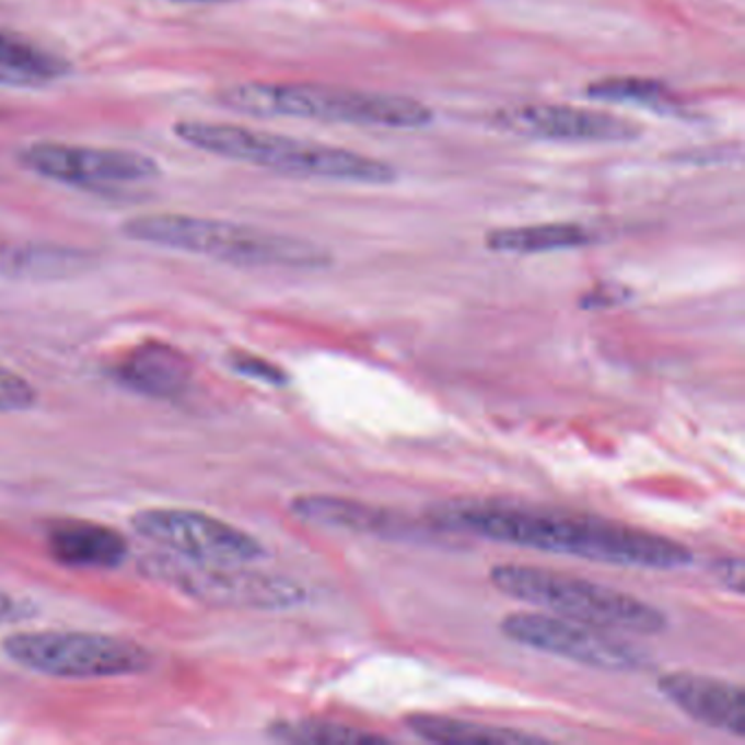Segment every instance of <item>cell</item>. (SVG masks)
Masks as SVG:
<instances>
[{
  "instance_id": "cell-1",
  "label": "cell",
  "mask_w": 745,
  "mask_h": 745,
  "mask_svg": "<svg viewBox=\"0 0 745 745\" xmlns=\"http://www.w3.org/2000/svg\"><path fill=\"white\" fill-rule=\"evenodd\" d=\"M444 529L494 543L529 547L591 562L674 571L694 562V551L676 540L628 525L558 512L492 503L444 505L435 512Z\"/></svg>"
},
{
  "instance_id": "cell-2",
  "label": "cell",
  "mask_w": 745,
  "mask_h": 745,
  "mask_svg": "<svg viewBox=\"0 0 745 745\" xmlns=\"http://www.w3.org/2000/svg\"><path fill=\"white\" fill-rule=\"evenodd\" d=\"M173 133L197 151L289 177L363 186H387L398 179L396 168L385 160L243 125L193 118L177 120Z\"/></svg>"
},
{
  "instance_id": "cell-3",
  "label": "cell",
  "mask_w": 745,
  "mask_h": 745,
  "mask_svg": "<svg viewBox=\"0 0 745 745\" xmlns=\"http://www.w3.org/2000/svg\"><path fill=\"white\" fill-rule=\"evenodd\" d=\"M120 234L133 243L212 258L236 267L324 269L333 263L330 252L311 241L236 221L182 212L131 217L120 225Z\"/></svg>"
},
{
  "instance_id": "cell-4",
  "label": "cell",
  "mask_w": 745,
  "mask_h": 745,
  "mask_svg": "<svg viewBox=\"0 0 745 745\" xmlns=\"http://www.w3.org/2000/svg\"><path fill=\"white\" fill-rule=\"evenodd\" d=\"M217 101L256 118H302L385 129H422L435 120L433 109L411 96L306 81L234 83L223 88Z\"/></svg>"
},
{
  "instance_id": "cell-5",
  "label": "cell",
  "mask_w": 745,
  "mask_h": 745,
  "mask_svg": "<svg viewBox=\"0 0 745 745\" xmlns=\"http://www.w3.org/2000/svg\"><path fill=\"white\" fill-rule=\"evenodd\" d=\"M494 589L512 600L538 606L602 630L652 637L667 628V617L652 604L610 586L527 564H497Z\"/></svg>"
},
{
  "instance_id": "cell-6",
  "label": "cell",
  "mask_w": 745,
  "mask_h": 745,
  "mask_svg": "<svg viewBox=\"0 0 745 745\" xmlns=\"http://www.w3.org/2000/svg\"><path fill=\"white\" fill-rule=\"evenodd\" d=\"M0 648L18 667L61 680L123 678L153 663L151 652L129 639L85 630H20Z\"/></svg>"
},
{
  "instance_id": "cell-7",
  "label": "cell",
  "mask_w": 745,
  "mask_h": 745,
  "mask_svg": "<svg viewBox=\"0 0 745 745\" xmlns=\"http://www.w3.org/2000/svg\"><path fill=\"white\" fill-rule=\"evenodd\" d=\"M245 567L158 556L147 562V573L182 595L214 608L287 610L306 602V591L298 582Z\"/></svg>"
},
{
  "instance_id": "cell-8",
  "label": "cell",
  "mask_w": 745,
  "mask_h": 745,
  "mask_svg": "<svg viewBox=\"0 0 745 745\" xmlns=\"http://www.w3.org/2000/svg\"><path fill=\"white\" fill-rule=\"evenodd\" d=\"M129 525L162 551L193 562L252 564L265 556L252 534L199 510L144 508L131 514Z\"/></svg>"
},
{
  "instance_id": "cell-9",
  "label": "cell",
  "mask_w": 745,
  "mask_h": 745,
  "mask_svg": "<svg viewBox=\"0 0 745 745\" xmlns=\"http://www.w3.org/2000/svg\"><path fill=\"white\" fill-rule=\"evenodd\" d=\"M18 162L33 175L66 186L105 188L142 184L160 177L155 158L114 147H83L66 142H31L18 151Z\"/></svg>"
},
{
  "instance_id": "cell-10",
  "label": "cell",
  "mask_w": 745,
  "mask_h": 745,
  "mask_svg": "<svg viewBox=\"0 0 745 745\" xmlns=\"http://www.w3.org/2000/svg\"><path fill=\"white\" fill-rule=\"evenodd\" d=\"M501 632L525 648L602 672H632L643 663V654L635 645L602 628L554 613H512L501 621Z\"/></svg>"
},
{
  "instance_id": "cell-11",
  "label": "cell",
  "mask_w": 745,
  "mask_h": 745,
  "mask_svg": "<svg viewBox=\"0 0 745 745\" xmlns=\"http://www.w3.org/2000/svg\"><path fill=\"white\" fill-rule=\"evenodd\" d=\"M490 125L516 138L545 142L628 144L643 136V127L626 116L556 103L512 105L494 112Z\"/></svg>"
},
{
  "instance_id": "cell-12",
  "label": "cell",
  "mask_w": 745,
  "mask_h": 745,
  "mask_svg": "<svg viewBox=\"0 0 745 745\" xmlns=\"http://www.w3.org/2000/svg\"><path fill=\"white\" fill-rule=\"evenodd\" d=\"M659 689L691 720L745 737V694L742 687L700 674L676 672L661 678Z\"/></svg>"
},
{
  "instance_id": "cell-13",
  "label": "cell",
  "mask_w": 745,
  "mask_h": 745,
  "mask_svg": "<svg viewBox=\"0 0 745 745\" xmlns=\"http://www.w3.org/2000/svg\"><path fill=\"white\" fill-rule=\"evenodd\" d=\"M291 512L311 525L374 534L376 538H405L416 534V525L394 512L372 508L350 499L306 494L291 501Z\"/></svg>"
},
{
  "instance_id": "cell-14",
  "label": "cell",
  "mask_w": 745,
  "mask_h": 745,
  "mask_svg": "<svg viewBox=\"0 0 745 745\" xmlns=\"http://www.w3.org/2000/svg\"><path fill=\"white\" fill-rule=\"evenodd\" d=\"M53 558L74 569H116L127 556V540L114 527L92 521H59L48 529Z\"/></svg>"
},
{
  "instance_id": "cell-15",
  "label": "cell",
  "mask_w": 745,
  "mask_h": 745,
  "mask_svg": "<svg viewBox=\"0 0 745 745\" xmlns=\"http://www.w3.org/2000/svg\"><path fill=\"white\" fill-rule=\"evenodd\" d=\"M597 241L600 236L593 228L584 223H575V221L497 228L488 232L486 236V245L490 252L519 254V256L580 249Z\"/></svg>"
},
{
  "instance_id": "cell-16",
  "label": "cell",
  "mask_w": 745,
  "mask_h": 745,
  "mask_svg": "<svg viewBox=\"0 0 745 745\" xmlns=\"http://www.w3.org/2000/svg\"><path fill=\"white\" fill-rule=\"evenodd\" d=\"M94 256L63 245H0V276L13 280H59L83 273Z\"/></svg>"
},
{
  "instance_id": "cell-17",
  "label": "cell",
  "mask_w": 745,
  "mask_h": 745,
  "mask_svg": "<svg viewBox=\"0 0 745 745\" xmlns=\"http://www.w3.org/2000/svg\"><path fill=\"white\" fill-rule=\"evenodd\" d=\"M72 70L70 61L22 35L0 28V83L48 85Z\"/></svg>"
},
{
  "instance_id": "cell-18",
  "label": "cell",
  "mask_w": 745,
  "mask_h": 745,
  "mask_svg": "<svg viewBox=\"0 0 745 745\" xmlns=\"http://www.w3.org/2000/svg\"><path fill=\"white\" fill-rule=\"evenodd\" d=\"M120 379L136 392L149 396H175L188 383L186 359L162 344L138 348L120 365Z\"/></svg>"
},
{
  "instance_id": "cell-19",
  "label": "cell",
  "mask_w": 745,
  "mask_h": 745,
  "mask_svg": "<svg viewBox=\"0 0 745 745\" xmlns=\"http://www.w3.org/2000/svg\"><path fill=\"white\" fill-rule=\"evenodd\" d=\"M407 726L414 735L433 744H538L540 740L512 729L477 724L446 715H411Z\"/></svg>"
},
{
  "instance_id": "cell-20",
  "label": "cell",
  "mask_w": 745,
  "mask_h": 745,
  "mask_svg": "<svg viewBox=\"0 0 745 745\" xmlns=\"http://www.w3.org/2000/svg\"><path fill=\"white\" fill-rule=\"evenodd\" d=\"M269 735L287 744L363 745L385 744L387 740L328 720H287L269 726Z\"/></svg>"
},
{
  "instance_id": "cell-21",
  "label": "cell",
  "mask_w": 745,
  "mask_h": 745,
  "mask_svg": "<svg viewBox=\"0 0 745 745\" xmlns=\"http://www.w3.org/2000/svg\"><path fill=\"white\" fill-rule=\"evenodd\" d=\"M584 94L604 103H637L656 107L670 103V88L663 81L648 77H604L589 83Z\"/></svg>"
},
{
  "instance_id": "cell-22",
  "label": "cell",
  "mask_w": 745,
  "mask_h": 745,
  "mask_svg": "<svg viewBox=\"0 0 745 745\" xmlns=\"http://www.w3.org/2000/svg\"><path fill=\"white\" fill-rule=\"evenodd\" d=\"M37 405V389L18 372L0 363V414H20Z\"/></svg>"
},
{
  "instance_id": "cell-23",
  "label": "cell",
  "mask_w": 745,
  "mask_h": 745,
  "mask_svg": "<svg viewBox=\"0 0 745 745\" xmlns=\"http://www.w3.org/2000/svg\"><path fill=\"white\" fill-rule=\"evenodd\" d=\"M230 363L243 376L258 379V381H265L269 385H284L287 383V374L278 365H273L265 359H258V357H252V354H232Z\"/></svg>"
},
{
  "instance_id": "cell-24",
  "label": "cell",
  "mask_w": 745,
  "mask_h": 745,
  "mask_svg": "<svg viewBox=\"0 0 745 745\" xmlns=\"http://www.w3.org/2000/svg\"><path fill=\"white\" fill-rule=\"evenodd\" d=\"M630 300V291L619 284H602L600 289H593L584 295L582 306L584 309H608V306H619Z\"/></svg>"
},
{
  "instance_id": "cell-25",
  "label": "cell",
  "mask_w": 745,
  "mask_h": 745,
  "mask_svg": "<svg viewBox=\"0 0 745 745\" xmlns=\"http://www.w3.org/2000/svg\"><path fill=\"white\" fill-rule=\"evenodd\" d=\"M35 615V610L31 608V604L18 600L15 595L7 593L4 589H0V624H18L24 619H31Z\"/></svg>"
},
{
  "instance_id": "cell-26",
  "label": "cell",
  "mask_w": 745,
  "mask_h": 745,
  "mask_svg": "<svg viewBox=\"0 0 745 745\" xmlns=\"http://www.w3.org/2000/svg\"><path fill=\"white\" fill-rule=\"evenodd\" d=\"M715 575L731 591H735L740 595L744 593V560L742 558H726V560L718 562Z\"/></svg>"
},
{
  "instance_id": "cell-27",
  "label": "cell",
  "mask_w": 745,
  "mask_h": 745,
  "mask_svg": "<svg viewBox=\"0 0 745 745\" xmlns=\"http://www.w3.org/2000/svg\"><path fill=\"white\" fill-rule=\"evenodd\" d=\"M171 2H182V4H225V2H236V0H171Z\"/></svg>"
}]
</instances>
